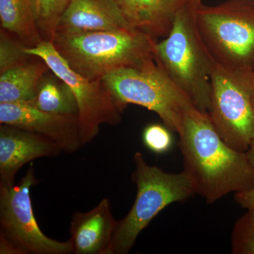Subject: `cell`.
Instances as JSON below:
<instances>
[{"mask_svg":"<svg viewBox=\"0 0 254 254\" xmlns=\"http://www.w3.org/2000/svg\"><path fill=\"white\" fill-rule=\"evenodd\" d=\"M180 146L184 171L195 193L213 203L228 193L254 189V171L244 152L220 138L208 113L192 108L184 119Z\"/></svg>","mask_w":254,"mask_h":254,"instance_id":"cell-1","label":"cell"},{"mask_svg":"<svg viewBox=\"0 0 254 254\" xmlns=\"http://www.w3.org/2000/svg\"><path fill=\"white\" fill-rule=\"evenodd\" d=\"M52 42L72 69L99 80L115 70L138 67L154 58L157 40L136 30L58 31Z\"/></svg>","mask_w":254,"mask_h":254,"instance_id":"cell-2","label":"cell"},{"mask_svg":"<svg viewBox=\"0 0 254 254\" xmlns=\"http://www.w3.org/2000/svg\"><path fill=\"white\" fill-rule=\"evenodd\" d=\"M155 59L195 108L208 113L215 62L200 38L193 9L187 4L177 12L168 36L157 41Z\"/></svg>","mask_w":254,"mask_h":254,"instance_id":"cell-3","label":"cell"},{"mask_svg":"<svg viewBox=\"0 0 254 254\" xmlns=\"http://www.w3.org/2000/svg\"><path fill=\"white\" fill-rule=\"evenodd\" d=\"M200 38L213 61L223 67L254 71V2L226 0L193 10Z\"/></svg>","mask_w":254,"mask_h":254,"instance_id":"cell-4","label":"cell"},{"mask_svg":"<svg viewBox=\"0 0 254 254\" xmlns=\"http://www.w3.org/2000/svg\"><path fill=\"white\" fill-rule=\"evenodd\" d=\"M102 81L122 111L130 104L143 107L156 113L165 127L178 133L187 112L195 107L155 58L138 67L111 71Z\"/></svg>","mask_w":254,"mask_h":254,"instance_id":"cell-5","label":"cell"},{"mask_svg":"<svg viewBox=\"0 0 254 254\" xmlns=\"http://www.w3.org/2000/svg\"><path fill=\"white\" fill-rule=\"evenodd\" d=\"M133 162L132 180L136 185V198L128 213L118 221L109 254H128L140 233L164 208L195 193L185 171L168 173L150 166L140 152L133 155Z\"/></svg>","mask_w":254,"mask_h":254,"instance_id":"cell-6","label":"cell"},{"mask_svg":"<svg viewBox=\"0 0 254 254\" xmlns=\"http://www.w3.org/2000/svg\"><path fill=\"white\" fill-rule=\"evenodd\" d=\"M38 182L31 163L17 185H0V253L72 254L69 240L47 237L36 221L30 192Z\"/></svg>","mask_w":254,"mask_h":254,"instance_id":"cell-7","label":"cell"},{"mask_svg":"<svg viewBox=\"0 0 254 254\" xmlns=\"http://www.w3.org/2000/svg\"><path fill=\"white\" fill-rule=\"evenodd\" d=\"M250 73L232 71L214 63L211 99L208 115L220 138L245 153L254 137V108L251 98Z\"/></svg>","mask_w":254,"mask_h":254,"instance_id":"cell-8","label":"cell"},{"mask_svg":"<svg viewBox=\"0 0 254 254\" xmlns=\"http://www.w3.org/2000/svg\"><path fill=\"white\" fill-rule=\"evenodd\" d=\"M24 51L43 60L50 71L69 87L77 103L83 145L94 139L101 125H117L121 123L123 111L102 79H88L75 71L60 54L53 42L43 41L33 48L26 47Z\"/></svg>","mask_w":254,"mask_h":254,"instance_id":"cell-9","label":"cell"},{"mask_svg":"<svg viewBox=\"0 0 254 254\" xmlns=\"http://www.w3.org/2000/svg\"><path fill=\"white\" fill-rule=\"evenodd\" d=\"M0 123L46 136L65 153L83 145L76 115L47 113L29 103H0Z\"/></svg>","mask_w":254,"mask_h":254,"instance_id":"cell-10","label":"cell"},{"mask_svg":"<svg viewBox=\"0 0 254 254\" xmlns=\"http://www.w3.org/2000/svg\"><path fill=\"white\" fill-rule=\"evenodd\" d=\"M63 150L46 136L7 125L0 126V185L12 187L23 165L35 159L51 158Z\"/></svg>","mask_w":254,"mask_h":254,"instance_id":"cell-11","label":"cell"},{"mask_svg":"<svg viewBox=\"0 0 254 254\" xmlns=\"http://www.w3.org/2000/svg\"><path fill=\"white\" fill-rule=\"evenodd\" d=\"M117 224L108 198L89 211L73 214L68 240L72 254H109Z\"/></svg>","mask_w":254,"mask_h":254,"instance_id":"cell-12","label":"cell"},{"mask_svg":"<svg viewBox=\"0 0 254 254\" xmlns=\"http://www.w3.org/2000/svg\"><path fill=\"white\" fill-rule=\"evenodd\" d=\"M122 30L135 29L114 0H72L58 28V31L70 32Z\"/></svg>","mask_w":254,"mask_h":254,"instance_id":"cell-13","label":"cell"},{"mask_svg":"<svg viewBox=\"0 0 254 254\" xmlns=\"http://www.w3.org/2000/svg\"><path fill=\"white\" fill-rule=\"evenodd\" d=\"M130 25L155 40L168 36L186 0H114Z\"/></svg>","mask_w":254,"mask_h":254,"instance_id":"cell-14","label":"cell"},{"mask_svg":"<svg viewBox=\"0 0 254 254\" xmlns=\"http://www.w3.org/2000/svg\"><path fill=\"white\" fill-rule=\"evenodd\" d=\"M50 68L41 58L0 73V103H28L36 98L40 82Z\"/></svg>","mask_w":254,"mask_h":254,"instance_id":"cell-15","label":"cell"},{"mask_svg":"<svg viewBox=\"0 0 254 254\" xmlns=\"http://www.w3.org/2000/svg\"><path fill=\"white\" fill-rule=\"evenodd\" d=\"M0 22L2 29L28 48L43 41L37 23L36 0H0Z\"/></svg>","mask_w":254,"mask_h":254,"instance_id":"cell-16","label":"cell"},{"mask_svg":"<svg viewBox=\"0 0 254 254\" xmlns=\"http://www.w3.org/2000/svg\"><path fill=\"white\" fill-rule=\"evenodd\" d=\"M38 109L55 114L78 115V107L69 87L54 73L44 75L36 98L31 102Z\"/></svg>","mask_w":254,"mask_h":254,"instance_id":"cell-17","label":"cell"},{"mask_svg":"<svg viewBox=\"0 0 254 254\" xmlns=\"http://www.w3.org/2000/svg\"><path fill=\"white\" fill-rule=\"evenodd\" d=\"M72 0H36L37 23L43 41H53L60 19Z\"/></svg>","mask_w":254,"mask_h":254,"instance_id":"cell-18","label":"cell"},{"mask_svg":"<svg viewBox=\"0 0 254 254\" xmlns=\"http://www.w3.org/2000/svg\"><path fill=\"white\" fill-rule=\"evenodd\" d=\"M26 46L12 33L0 31V73L24 64L34 56L24 51Z\"/></svg>","mask_w":254,"mask_h":254,"instance_id":"cell-19","label":"cell"},{"mask_svg":"<svg viewBox=\"0 0 254 254\" xmlns=\"http://www.w3.org/2000/svg\"><path fill=\"white\" fill-rule=\"evenodd\" d=\"M248 211L235 222L232 232V253L254 254V210Z\"/></svg>","mask_w":254,"mask_h":254,"instance_id":"cell-20","label":"cell"},{"mask_svg":"<svg viewBox=\"0 0 254 254\" xmlns=\"http://www.w3.org/2000/svg\"><path fill=\"white\" fill-rule=\"evenodd\" d=\"M143 141L148 149L158 154L168 151L173 145L170 129L158 124L145 127L143 132Z\"/></svg>","mask_w":254,"mask_h":254,"instance_id":"cell-21","label":"cell"},{"mask_svg":"<svg viewBox=\"0 0 254 254\" xmlns=\"http://www.w3.org/2000/svg\"><path fill=\"white\" fill-rule=\"evenodd\" d=\"M234 198L235 201L242 208L254 210V189L245 191L237 192L235 193Z\"/></svg>","mask_w":254,"mask_h":254,"instance_id":"cell-22","label":"cell"},{"mask_svg":"<svg viewBox=\"0 0 254 254\" xmlns=\"http://www.w3.org/2000/svg\"><path fill=\"white\" fill-rule=\"evenodd\" d=\"M245 153L246 155H247L249 163L250 164L251 167H252L254 171V137L252 138L248 150L245 152Z\"/></svg>","mask_w":254,"mask_h":254,"instance_id":"cell-23","label":"cell"},{"mask_svg":"<svg viewBox=\"0 0 254 254\" xmlns=\"http://www.w3.org/2000/svg\"><path fill=\"white\" fill-rule=\"evenodd\" d=\"M252 1L254 2V0ZM186 4L190 9L194 10L203 4V0H186Z\"/></svg>","mask_w":254,"mask_h":254,"instance_id":"cell-24","label":"cell"},{"mask_svg":"<svg viewBox=\"0 0 254 254\" xmlns=\"http://www.w3.org/2000/svg\"><path fill=\"white\" fill-rule=\"evenodd\" d=\"M250 88L251 98L254 108V71L250 73Z\"/></svg>","mask_w":254,"mask_h":254,"instance_id":"cell-25","label":"cell"}]
</instances>
